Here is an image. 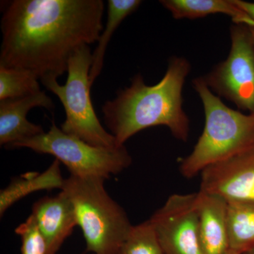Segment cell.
Masks as SVG:
<instances>
[{"label":"cell","instance_id":"e0dca14e","mask_svg":"<svg viewBox=\"0 0 254 254\" xmlns=\"http://www.w3.org/2000/svg\"><path fill=\"white\" fill-rule=\"evenodd\" d=\"M39 78L28 70L0 66V100L23 98L41 91Z\"/></svg>","mask_w":254,"mask_h":254},{"label":"cell","instance_id":"ac0fdd59","mask_svg":"<svg viewBox=\"0 0 254 254\" xmlns=\"http://www.w3.org/2000/svg\"><path fill=\"white\" fill-rule=\"evenodd\" d=\"M118 254H164L155 236L154 230L147 220L133 225L129 236Z\"/></svg>","mask_w":254,"mask_h":254},{"label":"cell","instance_id":"8fae6325","mask_svg":"<svg viewBox=\"0 0 254 254\" xmlns=\"http://www.w3.org/2000/svg\"><path fill=\"white\" fill-rule=\"evenodd\" d=\"M55 105L46 92L0 100V145L6 148L10 145L29 139L44 133L41 125L28 121V112L34 108L52 110Z\"/></svg>","mask_w":254,"mask_h":254},{"label":"cell","instance_id":"5bb4252c","mask_svg":"<svg viewBox=\"0 0 254 254\" xmlns=\"http://www.w3.org/2000/svg\"><path fill=\"white\" fill-rule=\"evenodd\" d=\"M160 2L175 19H195L222 14L231 17L234 23L254 27V21L232 0H162Z\"/></svg>","mask_w":254,"mask_h":254},{"label":"cell","instance_id":"44dd1931","mask_svg":"<svg viewBox=\"0 0 254 254\" xmlns=\"http://www.w3.org/2000/svg\"><path fill=\"white\" fill-rule=\"evenodd\" d=\"M251 33H252V40H253V43L254 46V27H250Z\"/></svg>","mask_w":254,"mask_h":254},{"label":"cell","instance_id":"9a60e30c","mask_svg":"<svg viewBox=\"0 0 254 254\" xmlns=\"http://www.w3.org/2000/svg\"><path fill=\"white\" fill-rule=\"evenodd\" d=\"M229 244L230 250L242 254L254 249V202H228Z\"/></svg>","mask_w":254,"mask_h":254},{"label":"cell","instance_id":"7a4b0ae2","mask_svg":"<svg viewBox=\"0 0 254 254\" xmlns=\"http://www.w3.org/2000/svg\"><path fill=\"white\" fill-rule=\"evenodd\" d=\"M190 68L186 58L173 57L158 83L148 86L138 73L115 99L105 102L103 118L118 146L142 130L157 126L168 127L179 141H188L190 120L183 108L182 93Z\"/></svg>","mask_w":254,"mask_h":254},{"label":"cell","instance_id":"9c48e42d","mask_svg":"<svg viewBox=\"0 0 254 254\" xmlns=\"http://www.w3.org/2000/svg\"><path fill=\"white\" fill-rule=\"evenodd\" d=\"M200 175V191L227 202H254V145L207 167Z\"/></svg>","mask_w":254,"mask_h":254},{"label":"cell","instance_id":"ba28073f","mask_svg":"<svg viewBox=\"0 0 254 254\" xmlns=\"http://www.w3.org/2000/svg\"><path fill=\"white\" fill-rule=\"evenodd\" d=\"M197 195H171L148 220L164 254H202Z\"/></svg>","mask_w":254,"mask_h":254},{"label":"cell","instance_id":"7c38bea8","mask_svg":"<svg viewBox=\"0 0 254 254\" xmlns=\"http://www.w3.org/2000/svg\"><path fill=\"white\" fill-rule=\"evenodd\" d=\"M198 239L202 254H227L229 244L228 202L219 195L197 192Z\"/></svg>","mask_w":254,"mask_h":254},{"label":"cell","instance_id":"3957f363","mask_svg":"<svg viewBox=\"0 0 254 254\" xmlns=\"http://www.w3.org/2000/svg\"><path fill=\"white\" fill-rule=\"evenodd\" d=\"M192 84L203 103L205 125L191 153L180 163V173L187 179L254 145V113L247 115L229 108L201 76L195 78Z\"/></svg>","mask_w":254,"mask_h":254},{"label":"cell","instance_id":"30bf717a","mask_svg":"<svg viewBox=\"0 0 254 254\" xmlns=\"http://www.w3.org/2000/svg\"><path fill=\"white\" fill-rule=\"evenodd\" d=\"M31 215L46 242V254H57L77 225L72 203L63 190L37 200Z\"/></svg>","mask_w":254,"mask_h":254},{"label":"cell","instance_id":"6da1fadb","mask_svg":"<svg viewBox=\"0 0 254 254\" xmlns=\"http://www.w3.org/2000/svg\"><path fill=\"white\" fill-rule=\"evenodd\" d=\"M104 9L103 0L10 1L1 20L0 66L58 79L76 50L99 40Z\"/></svg>","mask_w":254,"mask_h":254},{"label":"cell","instance_id":"52a82bcc","mask_svg":"<svg viewBox=\"0 0 254 254\" xmlns=\"http://www.w3.org/2000/svg\"><path fill=\"white\" fill-rule=\"evenodd\" d=\"M231 47L225 60L202 76L214 94L234 103L242 111L254 113V46L250 26L233 23Z\"/></svg>","mask_w":254,"mask_h":254},{"label":"cell","instance_id":"4fadbf2b","mask_svg":"<svg viewBox=\"0 0 254 254\" xmlns=\"http://www.w3.org/2000/svg\"><path fill=\"white\" fill-rule=\"evenodd\" d=\"M60 162L55 159L43 173H27L15 177L9 185L0 191V215L26 195L39 190H62L65 179L62 175Z\"/></svg>","mask_w":254,"mask_h":254},{"label":"cell","instance_id":"5b68a950","mask_svg":"<svg viewBox=\"0 0 254 254\" xmlns=\"http://www.w3.org/2000/svg\"><path fill=\"white\" fill-rule=\"evenodd\" d=\"M92 62L93 54L89 46L81 47L68 61L64 85L59 84L54 78L41 82L48 91L58 96L64 108L66 119L61 126L64 133L94 146L120 148L113 135L100 123L92 103L89 81Z\"/></svg>","mask_w":254,"mask_h":254},{"label":"cell","instance_id":"7402d4cb","mask_svg":"<svg viewBox=\"0 0 254 254\" xmlns=\"http://www.w3.org/2000/svg\"><path fill=\"white\" fill-rule=\"evenodd\" d=\"M242 254H254V249H253V250L248 251V252H245V253Z\"/></svg>","mask_w":254,"mask_h":254},{"label":"cell","instance_id":"277c9868","mask_svg":"<svg viewBox=\"0 0 254 254\" xmlns=\"http://www.w3.org/2000/svg\"><path fill=\"white\" fill-rule=\"evenodd\" d=\"M105 180L70 175L61 190L72 203L87 251L93 254H118L133 225L123 207L105 190Z\"/></svg>","mask_w":254,"mask_h":254},{"label":"cell","instance_id":"ffe728a7","mask_svg":"<svg viewBox=\"0 0 254 254\" xmlns=\"http://www.w3.org/2000/svg\"><path fill=\"white\" fill-rule=\"evenodd\" d=\"M232 1L237 7L240 8L254 21V2H250L243 0H232Z\"/></svg>","mask_w":254,"mask_h":254},{"label":"cell","instance_id":"8992f818","mask_svg":"<svg viewBox=\"0 0 254 254\" xmlns=\"http://www.w3.org/2000/svg\"><path fill=\"white\" fill-rule=\"evenodd\" d=\"M29 148L36 153L53 155L67 168L70 175L100 177L105 180L121 173L131 165L126 147L106 148L94 146L64 133L54 122L49 131L10 145L7 149Z\"/></svg>","mask_w":254,"mask_h":254},{"label":"cell","instance_id":"2e32d148","mask_svg":"<svg viewBox=\"0 0 254 254\" xmlns=\"http://www.w3.org/2000/svg\"><path fill=\"white\" fill-rule=\"evenodd\" d=\"M141 3L140 0H108L106 26L100 34L98 46L93 53V62L89 73L91 86L103 69L105 52L113 33L127 16L139 7Z\"/></svg>","mask_w":254,"mask_h":254},{"label":"cell","instance_id":"d6986e66","mask_svg":"<svg viewBox=\"0 0 254 254\" xmlns=\"http://www.w3.org/2000/svg\"><path fill=\"white\" fill-rule=\"evenodd\" d=\"M15 232L21 237V254H46V242L31 215Z\"/></svg>","mask_w":254,"mask_h":254},{"label":"cell","instance_id":"603a6c76","mask_svg":"<svg viewBox=\"0 0 254 254\" xmlns=\"http://www.w3.org/2000/svg\"><path fill=\"white\" fill-rule=\"evenodd\" d=\"M227 254H238L235 253V252H232V251H230V252H229V253Z\"/></svg>","mask_w":254,"mask_h":254}]
</instances>
